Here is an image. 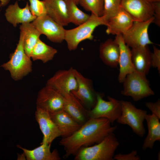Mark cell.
<instances>
[{
    "instance_id": "cell-1",
    "label": "cell",
    "mask_w": 160,
    "mask_h": 160,
    "mask_svg": "<svg viewBox=\"0 0 160 160\" xmlns=\"http://www.w3.org/2000/svg\"><path fill=\"white\" fill-rule=\"evenodd\" d=\"M111 124L105 118H89L73 134L59 142L65 151L64 157L75 155L81 148L101 142L117 129V126Z\"/></svg>"
},
{
    "instance_id": "cell-2",
    "label": "cell",
    "mask_w": 160,
    "mask_h": 160,
    "mask_svg": "<svg viewBox=\"0 0 160 160\" xmlns=\"http://www.w3.org/2000/svg\"><path fill=\"white\" fill-rule=\"evenodd\" d=\"M119 145L112 133L102 141L92 146L81 148L75 155V160H113L115 151Z\"/></svg>"
},
{
    "instance_id": "cell-3",
    "label": "cell",
    "mask_w": 160,
    "mask_h": 160,
    "mask_svg": "<svg viewBox=\"0 0 160 160\" xmlns=\"http://www.w3.org/2000/svg\"><path fill=\"white\" fill-rule=\"evenodd\" d=\"M107 20L103 15L98 16L92 13L89 19L85 22L75 28L66 30L65 39L69 50L76 49L82 41L86 39L92 40V33L95 28L100 25H106Z\"/></svg>"
},
{
    "instance_id": "cell-4",
    "label": "cell",
    "mask_w": 160,
    "mask_h": 160,
    "mask_svg": "<svg viewBox=\"0 0 160 160\" xmlns=\"http://www.w3.org/2000/svg\"><path fill=\"white\" fill-rule=\"evenodd\" d=\"M19 39L15 51L10 55V60L1 66L8 71L15 80H20L32 71L31 58L25 53L23 47V33L20 31Z\"/></svg>"
},
{
    "instance_id": "cell-5",
    "label": "cell",
    "mask_w": 160,
    "mask_h": 160,
    "mask_svg": "<svg viewBox=\"0 0 160 160\" xmlns=\"http://www.w3.org/2000/svg\"><path fill=\"white\" fill-rule=\"evenodd\" d=\"M123 83V89L121 94L131 97L135 101L155 94L146 76L135 71L127 75Z\"/></svg>"
},
{
    "instance_id": "cell-6",
    "label": "cell",
    "mask_w": 160,
    "mask_h": 160,
    "mask_svg": "<svg viewBox=\"0 0 160 160\" xmlns=\"http://www.w3.org/2000/svg\"><path fill=\"white\" fill-rule=\"evenodd\" d=\"M121 113L117 120V122L128 125L133 132L143 137L146 132L143 122L147 114V111L137 108L130 102L121 100Z\"/></svg>"
},
{
    "instance_id": "cell-7",
    "label": "cell",
    "mask_w": 160,
    "mask_h": 160,
    "mask_svg": "<svg viewBox=\"0 0 160 160\" xmlns=\"http://www.w3.org/2000/svg\"><path fill=\"white\" fill-rule=\"evenodd\" d=\"M108 99V101L105 100L102 94L97 93L96 104L89 111V118H105L111 124L117 120L121 113V101L109 96Z\"/></svg>"
},
{
    "instance_id": "cell-8",
    "label": "cell",
    "mask_w": 160,
    "mask_h": 160,
    "mask_svg": "<svg viewBox=\"0 0 160 160\" xmlns=\"http://www.w3.org/2000/svg\"><path fill=\"white\" fill-rule=\"evenodd\" d=\"M153 17L145 21H134L131 27L122 35L126 44L132 48L153 44L149 38L148 31L149 25L153 23Z\"/></svg>"
},
{
    "instance_id": "cell-9",
    "label": "cell",
    "mask_w": 160,
    "mask_h": 160,
    "mask_svg": "<svg viewBox=\"0 0 160 160\" xmlns=\"http://www.w3.org/2000/svg\"><path fill=\"white\" fill-rule=\"evenodd\" d=\"M41 34L51 41L60 43L65 39V29L47 14L36 17L31 23Z\"/></svg>"
},
{
    "instance_id": "cell-10",
    "label": "cell",
    "mask_w": 160,
    "mask_h": 160,
    "mask_svg": "<svg viewBox=\"0 0 160 160\" xmlns=\"http://www.w3.org/2000/svg\"><path fill=\"white\" fill-rule=\"evenodd\" d=\"M78 88L71 92L88 110H90L95 106L97 102V95L93 87L92 80L85 77L80 72L74 68Z\"/></svg>"
},
{
    "instance_id": "cell-11",
    "label": "cell",
    "mask_w": 160,
    "mask_h": 160,
    "mask_svg": "<svg viewBox=\"0 0 160 160\" xmlns=\"http://www.w3.org/2000/svg\"><path fill=\"white\" fill-rule=\"evenodd\" d=\"M64 96L53 88L47 85L39 92L36 107L49 113L63 110Z\"/></svg>"
},
{
    "instance_id": "cell-12",
    "label": "cell",
    "mask_w": 160,
    "mask_h": 160,
    "mask_svg": "<svg viewBox=\"0 0 160 160\" xmlns=\"http://www.w3.org/2000/svg\"><path fill=\"white\" fill-rule=\"evenodd\" d=\"M46 85L53 88L63 96L76 90L78 84L74 68L71 67L68 70L57 71L47 81Z\"/></svg>"
},
{
    "instance_id": "cell-13",
    "label": "cell",
    "mask_w": 160,
    "mask_h": 160,
    "mask_svg": "<svg viewBox=\"0 0 160 160\" xmlns=\"http://www.w3.org/2000/svg\"><path fill=\"white\" fill-rule=\"evenodd\" d=\"M121 6L134 21H145L153 17L152 3L145 0H121Z\"/></svg>"
},
{
    "instance_id": "cell-14",
    "label": "cell",
    "mask_w": 160,
    "mask_h": 160,
    "mask_svg": "<svg viewBox=\"0 0 160 160\" xmlns=\"http://www.w3.org/2000/svg\"><path fill=\"white\" fill-rule=\"evenodd\" d=\"M35 116L43 134L42 143L51 144L61 133L47 111L36 107Z\"/></svg>"
},
{
    "instance_id": "cell-15",
    "label": "cell",
    "mask_w": 160,
    "mask_h": 160,
    "mask_svg": "<svg viewBox=\"0 0 160 160\" xmlns=\"http://www.w3.org/2000/svg\"><path fill=\"white\" fill-rule=\"evenodd\" d=\"M134 21L121 6L116 14L107 20L106 32L108 34L123 35L131 27Z\"/></svg>"
},
{
    "instance_id": "cell-16",
    "label": "cell",
    "mask_w": 160,
    "mask_h": 160,
    "mask_svg": "<svg viewBox=\"0 0 160 160\" xmlns=\"http://www.w3.org/2000/svg\"><path fill=\"white\" fill-rule=\"evenodd\" d=\"M64 96L63 110L82 125L89 119V110L86 108L72 93L66 94Z\"/></svg>"
},
{
    "instance_id": "cell-17",
    "label": "cell",
    "mask_w": 160,
    "mask_h": 160,
    "mask_svg": "<svg viewBox=\"0 0 160 160\" xmlns=\"http://www.w3.org/2000/svg\"><path fill=\"white\" fill-rule=\"evenodd\" d=\"M114 40L120 49L118 80L119 83H123L127 75L135 71L132 61L131 50L124 42L122 35H116Z\"/></svg>"
},
{
    "instance_id": "cell-18",
    "label": "cell",
    "mask_w": 160,
    "mask_h": 160,
    "mask_svg": "<svg viewBox=\"0 0 160 160\" xmlns=\"http://www.w3.org/2000/svg\"><path fill=\"white\" fill-rule=\"evenodd\" d=\"M49 113L51 119L60 131L62 138L71 135L81 126L63 110Z\"/></svg>"
},
{
    "instance_id": "cell-19",
    "label": "cell",
    "mask_w": 160,
    "mask_h": 160,
    "mask_svg": "<svg viewBox=\"0 0 160 160\" xmlns=\"http://www.w3.org/2000/svg\"><path fill=\"white\" fill-rule=\"evenodd\" d=\"M5 16L7 21L14 27L19 23L32 22L36 18L30 11L28 2L24 8H21L17 1L8 7Z\"/></svg>"
},
{
    "instance_id": "cell-20",
    "label": "cell",
    "mask_w": 160,
    "mask_h": 160,
    "mask_svg": "<svg viewBox=\"0 0 160 160\" xmlns=\"http://www.w3.org/2000/svg\"><path fill=\"white\" fill-rule=\"evenodd\" d=\"M131 59L135 71L145 76L151 66V53L148 45L132 48Z\"/></svg>"
},
{
    "instance_id": "cell-21",
    "label": "cell",
    "mask_w": 160,
    "mask_h": 160,
    "mask_svg": "<svg viewBox=\"0 0 160 160\" xmlns=\"http://www.w3.org/2000/svg\"><path fill=\"white\" fill-rule=\"evenodd\" d=\"M47 14L56 22L63 26L69 23L65 0H43Z\"/></svg>"
},
{
    "instance_id": "cell-22",
    "label": "cell",
    "mask_w": 160,
    "mask_h": 160,
    "mask_svg": "<svg viewBox=\"0 0 160 160\" xmlns=\"http://www.w3.org/2000/svg\"><path fill=\"white\" fill-rule=\"evenodd\" d=\"M120 49L114 40L108 39L101 43L99 47V56L105 65L116 67L119 65Z\"/></svg>"
},
{
    "instance_id": "cell-23",
    "label": "cell",
    "mask_w": 160,
    "mask_h": 160,
    "mask_svg": "<svg viewBox=\"0 0 160 160\" xmlns=\"http://www.w3.org/2000/svg\"><path fill=\"white\" fill-rule=\"evenodd\" d=\"M51 144L41 143V145L31 150L27 149L20 146L18 147L23 151V154L28 160H60L61 159L56 149L50 151Z\"/></svg>"
},
{
    "instance_id": "cell-24",
    "label": "cell",
    "mask_w": 160,
    "mask_h": 160,
    "mask_svg": "<svg viewBox=\"0 0 160 160\" xmlns=\"http://www.w3.org/2000/svg\"><path fill=\"white\" fill-rule=\"evenodd\" d=\"M159 119L153 114H147L145 118L148 128L147 135L145 138L142 149L153 148L155 142L160 141V122Z\"/></svg>"
},
{
    "instance_id": "cell-25",
    "label": "cell",
    "mask_w": 160,
    "mask_h": 160,
    "mask_svg": "<svg viewBox=\"0 0 160 160\" xmlns=\"http://www.w3.org/2000/svg\"><path fill=\"white\" fill-rule=\"evenodd\" d=\"M20 29L23 33V46L24 51L30 57L31 52L40 39L39 37L41 34L31 23L21 24Z\"/></svg>"
},
{
    "instance_id": "cell-26",
    "label": "cell",
    "mask_w": 160,
    "mask_h": 160,
    "mask_svg": "<svg viewBox=\"0 0 160 160\" xmlns=\"http://www.w3.org/2000/svg\"><path fill=\"white\" fill-rule=\"evenodd\" d=\"M57 52L56 49L39 39L30 53L33 61L39 60L45 63L52 60Z\"/></svg>"
},
{
    "instance_id": "cell-27",
    "label": "cell",
    "mask_w": 160,
    "mask_h": 160,
    "mask_svg": "<svg viewBox=\"0 0 160 160\" xmlns=\"http://www.w3.org/2000/svg\"><path fill=\"white\" fill-rule=\"evenodd\" d=\"M67 6V14L70 23L79 25L86 22L90 15L84 12L71 0H65Z\"/></svg>"
},
{
    "instance_id": "cell-28",
    "label": "cell",
    "mask_w": 160,
    "mask_h": 160,
    "mask_svg": "<svg viewBox=\"0 0 160 160\" xmlns=\"http://www.w3.org/2000/svg\"><path fill=\"white\" fill-rule=\"evenodd\" d=\"M79 4L86 11L97 16L103 15V0H79Z\"/></svg>"
},
{
    "instance_id": "cell-29",
    "label": "cell",
    "mask_w": 160,
    "mask_h": 160,
    "mask_svg": "<svg viewBox=\"0 0 160 160\" xmlns=\"http://www.w3.org/2000/svg\"><path fill=\"white\" fill-rule=\"evenodd\" d=\"M121 0H103V15L107 20L116 14L121 6Z\"/></svg>"
},
{
    "instance_id": "cell-30",
    "label": "cell",
    "mask_w": 160,
    "mask_h": 160,
    "mask_svg": "<svg viewBox=\"0 0 160 160\" xmlns=\"http://www.w3.org/2000/svg\"><path fill=\"white\" fill-rule=\"evenodd\" d=\"M28 0L30 3L29 9L32 15L38 17L47 14L45 4L43 1Z\"/></svg>"
},
{
    "instance_id": "cell-31",
    "label": "cell",
    "mask_w": 160,
    "mask_h": 160,
    "mask_svg": "<svg viewBox=\"0 0 160 160\" xmlns=\"http://www.w3.org/2000/svg\"><path fill=\"white\" fill-rule=\"evenodd\" d=\"M153 52L151 53V66L156 68L160 73V50L153 46Z\"/></svg>"
},
{
    "instance_id": "cell-32",
    "label": "cell",
    "mask_w": 160,
    "mask_h": 160,
    "mask_svg": "<svg viewBox=\"0 0 160 160\" xmlns=\"http://www.w3.org/2000/svg\"><path fill=\"white\" fill-rule=\"evenodd\" d=\"M137 151L136 150H132L129 153L124 154L119 153L114 155L113 159L117 160H140V157L137 155Z\"/></svg>"
},
{
    "instance_id": "cell-33",
    "label": "cell",
    "mask_w": 160,
    "mask_h": 160,
    "mask_svg": "<svg viewBox=\"0 0 160 160\" xmlns=\"http://www.w3.org/2000/svg\"><path fill=\"white\" fill-rule=\"evenodd\" d=\"M146 107L159 119H160V100L158 99L155 102H147L145 103Z\"/></svg>"
},
{
    "instance_id": "cell-34",
    "label": "cell",
    "mask_w": 160,
    "mask_h": 160,
    "mask_svg": "<svg viewBox=\"0 0 160 160\" xmlns=\"http://www.w3.org/2000/svg\"><path fill=\"white\" fill-rule=\"evenodd\" d=\"M154 9L153 23L160 27V1L152 3Z\"/></svg>"
},
{
    "instance_id": "cell-35",
    "label": "cell",
    "mask_w": 160,
    "mask_h": 160,
    "mask_svg": "<svg viewBox=\"0 0 160 160\" xmlns=\"http://www.w3.org/2000/svg\"><path fill=\"white\" fill-rule=\"evenodd\" d=\"M10 0H0V7H2L6 6Z\"/></svg>"
},
{
    "instance_id": "cell-36",
    "label": "cell",
    "mask_w": 160,
    "mask_h": 160,
    "mask_svg": "<svg viewBox=\"0 0 160 160\" xmlns=\"http://www.w3.org/2000/svg\"><path fill=\"white\" fill-rule=\"evenodd\" d=\"M151 3H153L157 1H160V0H145Z\"/></svg>"
},
{
    "instance_id": "cell-37",
    "label": "cell",
    "mask_w": 160,
    "mask_h": 160,
    "mask_svg": "<svg viewBox=\"0 0 160 160\" xmlns=\"http://www.w3.org/2000/svg\"><path fill=\"white\" fill-rule=\"evenodd\" d=\"M74 1L76 4L78 5L79 4V0H71Z\"/></svg>"
},
{
    "instance_id": "cell-38",
    "label": "cell",
    "mask_w": 160,
    "mask_h": 160,
    "mask_svg": "<svg viewBox=\"0 0 160 160\" xmlns=\"http://www.w3.org/2000/svg\"><path fill=\"white\" fill-rule=\"evenodd\" d=\"M18 1H20V0H17Z\"/></svg>"
}]
</instances>
